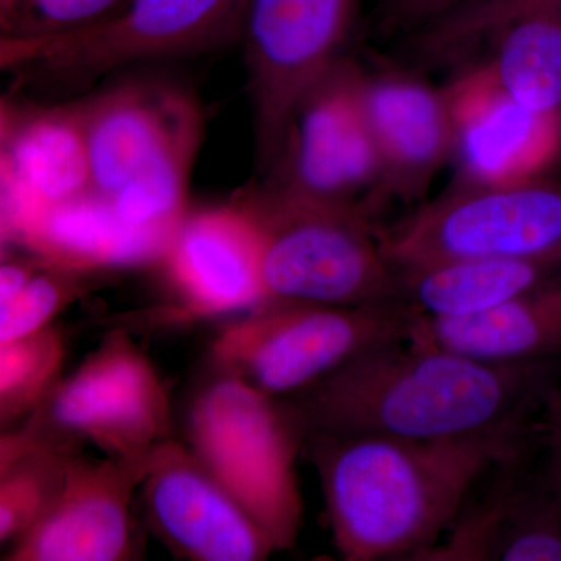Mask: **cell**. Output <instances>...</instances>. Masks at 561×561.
<instances>
[{"label": "cell", "instance_id": "cell-1", "mask_svg": "<svg viewBox=\"0 0 561 561\" xmlns=\"http://www.w3.org/2000/svg\"><path fill=\"white\" fill-rule=\"evenodd\" d=\"M561 360L483 362L411 341L365 351L306 390L309 431L435 442L534 427Z\"/></svg>", "mask_w": 561, "mask_h": 561}, {"label": "cell", "instance_id": "cell-2", "mask_svg": "<svg viewBox=\"0 0 561 561\" xmlns=\"http://www.w3.org/2000/svg\"><path fill=\"white\" fill-rule=\"evenodd\" d=\"M531 427L416 442L312 432L332 541L343 560H421L471 491L523 454Z\"/></svg>", "mask_w": 561, "mask_h": 561}, {"label": "cell", "instance_id": "cell-3", "mask_svg": "<svg viewBox=\"0 0 561 561\" xmlns=\"http://www.w3.org/2000/svg\"><path fill=\"white\" fill-rule=\"evenodd\" d=\"M90 162L91 192L125 224L173 231L203 138L201 103L180 84L128 79L76 102Z\"/></svg>", "mask_w": 561, "mask_h": 561}, {"label": "cell", "instance_id": "cell-4", "mask_svg": "<svg viewBox=\"0 0 561 561\" xmlns=\"http://www.w3.org/2000/svg\"><path fill=\"white\" fill-rule=\"evenodd\" d=\"M256 221L267 301L397 302L375 214L364 203L302 197L261 183L236 197Z\"/></svg>", "mask_w": 561, "mask_h": 561}, {"label": "cell", "instance_id": "cell-5", "mask_svg": "<svg viewBox=\"0 0 561 561\" xmlns=\"http://www.w3.org/2000/svg\"><path fill=\"white\" fill-rule=\"evenodd\" d=\"M415 317L400 302L267 301L225 327L210 354L221 375L276 398L311 389L365 351L409 341Z\"/></svg>", "mask_w": 561, "mask_h": 561}, {"label": "cell", "instance_id": "cell-6", "mask_svg": "<svg viewBox=\"0 0 561 561\" xmlns=\"http://www.w3.org/2000/svg\"><path fill=\"white\" fill-rule=\"evenodd\" d=\"M297 415L241 379L221 375L192 405V453L250 513L275 551L301 529Z\"/></svg>", "mask_w": 561, "mask_h": 561}, {"label": "cell", "instance_id": "cell-7", "mask_svg": "<svg viewBox=\"0 0 561 561\" xmlns=\"http://www.w3.org/2000/svg\"><path fill=\"white\" fill-rule=\"evenodd\" d=\"M393 267L468 257L561 254V181L540 179L500 186H451L411 216L379 228Z\"/></svg>", "mask_w": 561, "mask_h": 561}, {"label": "cell", "instance_id": "cell-8", "mask_svg": "<svg viewBox=\"0 0 561 561\" xmlns=\"http://www.w3.org/2000/svg\"><path fill=\"white\" fill-rule=\"evenodd\" d=\"M362 0H243L242 44L257 158L271 164L305 92L345 58Z\"/></svg>", "mask_w": 561, "mask_h": 561}, {"label": "cell", "instance_id": "cell-9", "mask_svg": "<svg viewBox=\"0 0 561 561\" xmlns=\"http://www.w3.org/2000/svg\"><path fill=\"white\" fill-rule=\"evenodd\" d=\"M243 0H127L87 31L24 43L20 72L79 83L106 73L201 54L238 36Z\"/></svg>", "mask_w": 561, "mask_h": 561}, {"label": "cell", "instance_id": "cell-10", "mask_svg": "<svg viewBox=\"0 0 561 561\" xmlns=\"http://www.w3.org/2000/svg\"><path fill=\"white\" fill-rule=\"evenodd\" d=\"M360 69L345 57L305 92L265 168V184L302 197L364 203L373 213L379 169L362 111Z\"/></svg>", "mask_w": 561, "mask_h": 561}, {"label": "cell", "instance_id": "cell-11", "mask_svg": "<svg viewBox=\"0 0 561 561\" xmlns=\"http://www.w3.org/2000/svg\"><path fill=\"white\" fill-rule=\"evenodd\" d=\"M50 416L111 457L139 460L164 442L169 398L149 357L113 335L55 390Z\"/></svg>", "mask_w": 561, "mask_h": 561}, {"label": "cell", "instance_id": "cell-12", "mask_svg": "<svg viewBox=\"0 0 561 561\" xmlns=\"http://www.w3.org/2000/svg\"><path fill=\"white\" fill-rule=\"evenodd\" d=\"M453 125V186H500L548 175L561 160V122L513 101L486 66L445 88Z\"/></svg>", "mask_w": 561, "mask_h": 561}, {"label": "cell", "instance_id": "cell-13", "mask_svg": "<svg viewBox=\"0 0 561 561\" xmlns=\"http://www.w3.org/2000/svg\"><path fill=\"white\" fill-rule=\"evenodd\" d=\"M359 94L379 169L373 213L391 198L419 201L451 161L445 90L404 69H360Z\"/></svg>", "mask_w": 561, "mask_h": 561}, {"label": "cell", "instance_id": "cell-14", "mask_svg": "<svg viewBox=\"0 0 561 561\" xmlns=\"http://www.w3.org/2000/svg\"><path fill=\"white\" fill-rule=\"evenodd\" d=\"M140 485L158 529L190 559L260 561L275 551L250 513L175 443L150 453Z\"/></svg>", "mask_w": 561, "mask_h": 561}, {"label": "cell", "instance_id": "cell-15", "mask_svg": "<svg viewBox=\"0 0 561 561\" xmlns=\"http://www.w3.org/2000/svg\"><path fill=\"white\" fill-rule=\"evenodd\" d=\"M150 456V454H149ZM147 459L68 463L43 515L21 535L13 560L117 561L131 551L130 502Z\"/></svg>", "mask_w": 561, "mask_h": 561}, {"label": "cell", "instance_id": "cell-16", "mask_svg": "<svg viewBox=\"0 0 561 561\" xmlns=\"http://www.w3.org/2000/svg\"><path fill=\"white\" fill-rule=\"evenodd\" d=\"M261 251L256 221L234 198L184 214L161 260L183 311L209 317L267 302Z\"/></svg>", "mask_w": 561, "mask_h": 561}, {"label": "cell", "instance_id": "cell-17", "mask_svg": "<svg viewBox=\"0 0 561 561\" xmlns=\"http://www.w3.org/2000/svg\"><path fill=\"white\" fill-rule=\"evenodd\" d=\"M172 232L130 227L94 192L18 210L10 225V234L65 273L161 260Z\"/></svg>", "mask_w": 561, "mask_h": 561}, {"label": "cell", "instance_id": "cell-18", "mask_svg": "<svg viewBox=\"0 0 561 561\" xmlns=\"http://www.w3.org/2000/svg\"><path fill=\"white\" fill-rule=\"evenodd\" d=\"M88 192L90 162L76 102L11 121L0 160L7 224L22 208L54 205Z\"/></svg>", "mask_w": 561, "mask_h": 561}, {"label": "cell", "instance_id": "cell-19", "mask_svg": "<svg viewBox=\"0 0 561 561\" xmlns=\"http://www.w3.org/2000/svg\"><path fill=\"white\" fill-rule=\"evenodd\" d=\"M421 561H561V496L541 489L502 486L476 507L465 505L448 540Z\"/></svg>", "mask_w": 561, "mask_h": 561}, {"label": "cell", "instance_id": "cell-20", "mask_svg": "<svg viewBox=\"0 0 561 561\" xmlns=\"http://www.w3.org/2000/svg\"><path fill=\"white\" fill-rule=\"evenodd\" d=\"M409 341L500 364L561 360V276L476 316L416 313Z\"/></svg>", "mask_w": 561, "mask_h": 561}, {"label": "cell", "instance_id": "cell-21", "mask_svg": "<svg viewBox=\"0 0 561 561\" xmlns=\"http://www.w3.org/2000/svg\"><path fill=\"white\" fill-rule=\"evenodd\" d=\"M397 302L434 319L476 316L561 276V254L468 257L393 267Z\"/></svg>", "mask_w": 561, "mask_h": 561}, {"label": "cell", "instance_id": "cell-22", "mask_svg": "<svg viewBox=\"0 0 561 561\" xmlns=\"http://www.w3.org/2000/svg\"><path fill=\"white\" fill-rule=\"evenodd\" d=\"M482 41L491 44L483 65L502 90L531 113L561 122V13L512 11Z\"/></svg>", "mask_w": 561, "mask_h": 561}, {"label": "cell", "instance_id": "cell-23", "mask_svg": "<svg viewBox=\"0 0 561 561\" xmlns=\"http://www.w3.org/2000/svg\"><path fill=\"white\" fill-rule=\"evenodd\" d=\"M127 0H0V39L49 41L94 27Z\"/></svg>", "mask_w": 561, "mask_h": 561}, {"label": "cell", "instance_id": "cell-24", "mask_svg": "<svg viewBox=\"0 0 561 561\" xmlns=\"http://www.w3.org/2000/svg\"><path fill=\"white\" fill-rule=\"evenodd\" d=\"M65 346L57 332L43 330L0 343V415H10L36 404L60 370Z\"/></svg>", "mask_w": 561, "mask_h": 561}, {"label": "cell", "instance_id": "cell-25", "mask_svg": "<svg viewBox=\"0 0 561 561\" xmlns=\"http://www.w3.org/2000/svg\"><path fill=\"white\" fill-rule=\"evenodd\" d=\"M66 465L46 448L0 476V541L31 529L57 493Z\"/></svg>", "mask_w": 561, "mask_h": 561}, {"label": "cell", "instance_id": "cell-26", "mask_svg": "<svg viewBox=\"0 0 561 561\" xmlns=\"http://www.w3.org/2000/svg\"><path fill=\"white\" fill-rule=\"evenodd\" d=\"M66 275L54 268L41 275L32 273L27 283L0 305V343L21 341L46 330L51 317L76 290Z\"/></svg>", "mask_w": 561, "mask_h": 561}, {"label": "cell", "instance_id": "cell-27", "mask_svg": "<svg viewBox=\"0 0 561 561\" xmlns=\"http://www.w3.org/2000/svg\"><path fill=\"white\" fill-rule=\"evenodd\" d=\"M526 7H545L561 13V0H479L443 18L435 27V38L445 49H471L482 43L483 36L497 21Z\"/></svg>", "mask_w": 561, "mask_h": 561}, {"label": "cell", "instance_id": "cell-28", "mask_svg": "<svg viewBox=\"0 0 561 561\" xmlns=\"http://www.w3.org/2000/svg\"><path fill=\"white\" fill-rule=\"evenodd\" d=\"M391 18L408 25H427L479 0H386Z\"/></svg>", "mask_w": 561, "mask_h": 561}, {"label": "cell", "instance_id": "cell-29", "mask_svg": "<svg viewBox=\"0 0 561 561\" xmlns=\"http://www.w3.org/2000/svg\"><path fill=\"white\" fill-rule=\"evenodd\" d=\"M542 431L548 435L549 449H551V479L553 489L561 496V389L556 387L546 400L541 413Z\"/></svg>", "mask_w": 561, "mask_h": 561}, {"label": "cell", "instance_id": "cell-30", "mask_svg": "<svg viewBox=\"0 0 561 561\" xmlns=\"http://www.w3.org/2000/svg\"><path fill=\"white\" fill-rule=\"evenodd\" d=\"M46 448L47 446L43 445L35 431L9 435V437L0 435V476L13 470L14 467L28 459L33 454Z\"/></svg>", "mask_w": 561, "mask_h": 561}, {"label": "cell", "instance_id": "cell-31", "mask_svg": "<svg viewBox=\"0 0 561 561\" xmlns=\"http://www.w3.org/2000/svg\"><path fill=\"white\" fill-rule=\"evenodd\" d=\"M13 117L5 103L0 102V160H2L3 147H5L7 136H9L10 125Z\"/></svg>", "mask_w": 561, "mask_h": 561}, {"label": "cell", "instance_id": "cell-32", "mask_svg": "<svg viewBox=\"0 0 561 561\" xmlns=\"http://www.w3.org/2000/svg\"><path fill=\"white\" fill-rule=\"evenodd\" d=\"M2 41H0V72L5 70V46H2Z\"/></svg>", "mask_w": 561, "mask_h": 561}, {"label": "cell", "instance_id": "cell-33", "mask_svg": "<svg viewBox=\"0 0 561 561\" xmlns=\"http://www.w3.org/2000/svg\"><path fill=\"white\" fill-rule=\"evenodd\" d=\"M9 234L3 225L0 224V251H2L3 241H5V236Z\"/></svg>", "mask_w": 561, "mask_h": 561}]
</instances>
